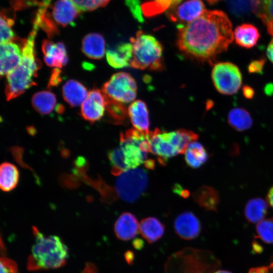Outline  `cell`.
Here are the masks:
<instances>
[{"label": "cell", "instance_id": "1", "mask_svg": "<svg viewBox=\"0 0 273 273\" xmlns=\"http://www.w3.org/2000/svg\"><path fill=\"white\" fill-rule=\"evenodd\" d=\"M233 37L228 16L221 11L205 10L194 21L178 25L177 44L186 56L202 62H211L228 49Z\"/></svg>", "mask_w": 273, "mask_h": 273}, {"label": "cell", "instance_id": "2", "mask_svg": "<svg viewBox=\"0 0 273 273\" xmlns=\"http://www.w3.org/2000/svg\"><path fill=\"white\" fill-rule=\"evenodd\" d=\"M38 29L33 26L27 38L24 39L20 62L7 75L5 94L7 101L18 97L36 84L34 78L36 77L41 67V62L36 58L34 49L35 38Z\"/></svg>", "mask_w": 273, "mask_h": 273}, {"label": "cell", "instance_id": "3", "mask_svg": "<svg viewBox=\"0 0 273 273\" xmlns=\"http://www.w3.org/2000/svg\"><path fill=\"white\" fill-rule=\"evenodd\" d=\"M150 132L130 128L120 133L119 146L108 153L112 174L118 176L145 164L148 160V153L143 151L141 145L143 141L150 139Z\"/></svg>", "mask_w": 273, "mask_h": 273}, {"label": "cell", "instance_id": "4", "mask_svg": "<svg viewBox=\"0 0 273 273\" xmlns=\"http://www.w3.org/2000/svg\"><path fill=\"white\" fill-rule=\"evenodd\" d=\"M35 242L28 259L29 269H55L65 264L68 249L61 239L55 235L46 236L33 227Z\"/></svg>", "mask_w": 273, "mask_h": 273}, {"label": "cell", "instance_id": "5", "mask_svg": "<svg viewBox=\"0 0 273 273\" xmlns=\"http://www.w3.org/2000/svg\"><path fill=\"white\" fill-rule=\"evenodd\" d=\"M198 138V134L184 129L167 132L157 128L151 131L150 152L157 156L160 164H165L169 158L185 153L189 144Z\"/></svg>", "mask_w": 273, "mask_h": 273}, {"label": "cell", "instance_id": "6", "mask_svg": "<svg viewBox=\"0 0 273 273\" xmlns=\"http://www.w3.org/2000/svg\"><path fill=\"white\" fill-rule=\"evenodd\" d=\"M130 41L133 49V56L130 63L132 67L154 71L163 69V47L154 36L139 30Z\"/></svg>", "mask_w": 273, "mask_h": 273}, {"label": "cell", "instance_id": "7", "mask_svg": "<svg viewBox=\"0 0 273 273\" xmlns=\"http://www.w3.org/2000/svg\"><path fill=\"white\" fill-rule=\"evenodd\" d=\"M209 253L186 248L172 255L165 265L166 273H210Z\"/></svg>", "mask_w": 273, "mask_h": 273}, {"label": "cell", "instance_id": "8", "mask_svg": "<svg viewBox=\"0 0 273 273\" xmlns=\"http://www.w3.org/2000/svg\"><path fill=\"white\" fill-rule=\"evenodd\" d=\"M148 183V176L146 170L136 168L118 175L114 190L117 197L125 202L133 203L144 193Z\"/></svg>", "mask_w": 273, "mask_h": 273}, {"label": "cell", "instance_id": "9", "mask_svg": "<svg viewBox=\"0 0 273 273\" xmlns=\"http://www.w3.org/2000/svg\"><path fill=\"white\" fill-rule=\"evenodd\" d=\"M102 92L109 99L125 104L132 102L136 96L137 85L128 73L120 72L113 74L103 86Z\"/></svg>", "mask_w": 273, "mask_h": 273}, {"label": "cell", "instance_id": "10", "mask_svg": "<svg viewBox=\"0 0 273 273\" xmlns=\"http://www.w3.org/2000/svg\"><path fill=\"white\" fill-rule=\"evenodd\" d=\"M214 85L220 94L231 95L240 88L242 76L239 68L230 62H220L215 64L211 72Z\"/></svg>", "mask_w": 273, "mask_h": 273}, {"label": "cell", "instance_id": "11", "mask_svg": "<svg viewBox=\"0 0 273 273\" xmlns=\"http://www.w3.org/2000/svg\"><path fill=\"white\" fill-rule=\"evenodd\" d=\"M205 10L201 0H185L169 9L168 17L178 25H185L199 17Z\"/></svg>", "mask_w": 273, "mask_h": 273}, {"label": "cell", "instance_id": "12", "mask_svg": "<svg viewBox=\"0 0 273 273\" xmlns=\"http://www.w3.org/2000/svg\"><path fill=\"white\" fill-rule=\"evenodd\" d=\"M106 106V97L102 90L94 89L88 93L81 104V115L84 119L93 123L103 116Z\"/></svg>", "mask_w": 273, "mask_h": 273}, {"label": "cell", "instance_id": "13", "mask_svg": "<svg viewBox=\"0 0 273 273\" xmlns=\"http://www.w3.org/2000/svg\"><path fill=\"white\" fill-rule=\"evenodd\" d=\"M24 39L16 38L13 41L1 43V76L8 75L19 64Z\"/></svg>", "mask_w": 273, "mask_h": 273}, {"label": "cell", "instance_id": "14", "mask_svg": "<svg viewBox=\"0 0 273 273\" xmlns=\"http://www.w3.org/2000/svg\"><path fill=\"white\" fill-rule=\"evenodd\" d=\"M174 231L181 239L187 240L196 238L201 233V223L192 212L185 211L178 215L174 221Z\"/></svg>", "mask_w": 273, "mask_h": 273}, {"label": "cell", "instance_id": "15", "mask_svg": "<svg viewBox=\"0 0 273 273\" xmlns=\"http://www.w3.org/2000/svg\"><path fill=\"white\" fill-rule=\"evenodd\" d=\"M46 64L50 67L61 68L68 63V58L65 45L62 42L55 43L49 39H44L41 44Z\"/></svg>", "mask_w": 273, "mask_h": 273}, {"label": "cell", "instance_id": "16", "mask_svg": "<svg viewBox=\"0 0 273 273\" xmlns=\"http://www.w3.org/2000/svg\"><path fill=\"white\" fill-rule=\"evenodd\" d=\"M80 13L71 0H57L53 5L52 16L56 24L65 27L72 25Z\"/></svg>", "mask_w": 273, "mask_h": 273}, {"label": "cell", "instance_id": "17", "mask_svg": "<svg viewBox=\"0 0 273 273\" xmlns=\"http://www.w3.org/2000/svg\"><path fill=\"white\" fill-rule=\"evenodd\" d=\"M138 220L131 213H122L116 221L114 230L117 238L122 241H128L134 238L139 231Z\"/></svg>", "mask_w": 273, "mask_h": 273}, {"label": "cell", "instance_id": "18", "mask_svg": "<svg viewBox=\"0 0 273 273\" xmlns=\"http://www.w3.org/2000/svg\"><path fill=\"white\" fill-rule=\"evenodd\" d=\"M133 56V49L130 42L121 43L115 48L108 49L106 58L110 66L122 68L130 66Z\"/></svg>", "mask_w": 273, "mask_h": 273}, {"label": "cell", "instance_id": "19", "mask_svg": "<svg viewBox=\"0 0 273 273\" xmlns=\"http://www.w3.org/2000/svg\"><path fill=\"white\" fill-rule=\"evenodd\" d=\"M128 115L135 129L145 132H149V112L146 104L140 100L130 104L128 108Z\"/></svg>", "mask_w": 273, "mask_h": 273}, {"label": "cell", "instance_id": "20", "mask_svg": "<svg viewBox=\"0 0 273 273\" xmlns=\"http://www.w3.org/2000/svg\"><path fill=\"white\" fill-rule=\"evenodd\" d=\"M81 50L90 59L102 58L105 53V41L103 36L98 33L87 34L82 40Z\"/></svg>", "mask_w": 273, "mask_h": 273}, {"label": "cell", "instance_id": "21", "mask_svg": "<svg viewBox=\"0 0 273 273\" xmlns=\"http://www.w3.org/2000/svg\"><path fill=\"white\" fill-rule=\"evenodd\" d=\"M62 94L64 100L72 107L82 104L88 95L86 88L74 79L69 80L64 84Z\"/></svg>", "mask_w": 273, "mask_h": 273}, {"label": "cell", "instance_id": "22", "mask_svg": "<svg viewBox=\"0 0 273 273\" xmlns=\"http://www.w3.org/2000/svg\"><path fill=\"white\" fill-rule=\"evenodd\" d=\"M193 197L194 201L205 210L217 211L219 196L214 188L202 186L193 193Z\"/></svg>", "mask_w": 273, "mask_h": 273}, {"label": "cell", "instance_id": "23", "mask_svg": "<svg viewBox=\"0 0 273 273\" xmlns=\"http://www.w3.org/2000/svg\"><path fill=\"white\" fill-rule=\"evenodd\" d=\"M139 231L148 243H153L163 236L165 232V226L157 218L148 217L141 220Z\"/></svg>", "mask_w": 273, "mask_h": 273}, {"label": "cell", "instance_id": "24", "mask_svg": "<svg viewBox=\"0 0 273 273\" xmlns=\"http://www.w3.org/2000/svg\"><path fill=\"white\" fill-rule=\"evenodd\" d=\"M253 13L266 26L268 33L273 36V0H249Z\"/></svg>", "mask_w": 273, "mask_h": 273}, {"label": "cell", "instance_id": "25", "mask_svg": "<svg viewBox=\"0 0 273 273\" xmlns=\"http://www.w3.org/2000/svg\"><path fill=\"white\" fill-rule=\"evenodd\" d=\"M260 37L258 29L250 24L237 26L234 31L236 42L240 47L249 49L257 43Z\"/></svg>", "mask_w": 273, "mask_h": 273}, {"label": "cell", "instance_id": "26", "mask_svg": "<svg viewBox=\"0 0 273 273\" xmlns=\"http://www.w3.org/2000/svg\"><path fill=\"white\" fill-rule=\"evenodd\" d=\"M19 171L17 167L8 162L2 163L0 166V187L5 192L14 190L19 180Z\"/></svg>", "mask_w": 273, "mask_h": 273}, {"label": "cell", "instance_id": "27", "mask_svg": "<svg viewBox=\"0 0 273 273\" xmlns=\"http://www.w3.org/2000/svg\"><path fill=\"white\" fill-rule=\"evenodd\" d=\"M185 154L186 163L193 168L200 167L208 159V154L205 148L196 141L189 144Z\"/></svg>", "mask_w": 273, "mask_h": 273}, {"label": "cell", "instance_id": "28", "mask_svg": "<svg viewBox=\"0 0 273 273\" xmlns=\"http://www.w3.org/2000/svg\"><path fill=\"white\" fill-rule=\"evenodd\" d=\"M268 209L266 201L261 198H254L249 200L244 209V215L251 223H257L263 220Z\"/></svg>", "mask_w": 273, "mask_h": 273}, {"label": "cell", "instance_id": "29", "mask_svg": "<svg viewBox=\"0 0 273 273\" xmlns=\"http://www.w3.org/2000/svg\"><path fill=\"white\" fill-rule=\"evenodd\" d=\"M228 121L230 125L238 131H243L250 128L253 123L249 113L242 108L232 109L228 116Z\"/></svg>", "mask_w": 273, "mask_h": 273}, {"label": "cell", "instance_id": "30", "mask_svg": "<svg viewBox=\"0 0 273 273\" xmlns=\"http://www.w3.org/2000/svg\"><path fill=\"white\" fill-rule=\"evenodd\" d=\"M56 104L55 95L49 91L35 93L32 98L33 108L41 114H48L54 109Z\"/></svg>", "mask_w": 273, "mask_h": 273}, {"label": "cell", "instance_id": "31", "mask_svg": "<svg viewBox=\"0 0 273 273\" xmlns=\"http://www.w3.org/2000/svg\"><path fill=\"white\" fill-rule=\"evenodd\" d=\"M184 0H150L142 4L143 14L153 17L177 6Z\"/></svg>", "mask_w": 273, "mask_h": 273}, {"label": "cell", "instance_id": "32", "mask_svg": "<svg viewBox=\"0 0 273 273\" xmlns=\"http://www.w3.org/2000/svg\"><path fill=\"white\" fill-rule=\"evenodd\" d=\"M106 97V110L113 123L117 124L124 123L128 116V111L123 104Z\"/></svg>", "mask_w": 273, "mask_h": 273}, {"label": "cell", "instance_id": "33", "mask_svg": "<svg viewBox=\"0 0 273 273\" xmlns=\"http://www.w3.org/2000/svg\"><path fill=\"white\" fill-rule=\"evenodd\" d=\"M256 232V238L260 239L265 243L273 244V218L264 219L258 222Z\"/></svg>", "mask_w": 273, "mask_h": 273}, {"label": "cell", "instance_id": "34", "mask_svg": "<svg viewBox=\"0 0 273 273\" xmlns=\"http://www.w3.org/2000/svg\"><path fill=\"white\" fill-rule=\"evenodd\" d=\"M81 12L92 11L106 6L110 0H71Z\"/></svg>", "mask_w": 273, "mask_h": 273}, {"label": "cell", "instance_id": "35", "mask_svg": "<svg viewBox=\"0 0 273 273\" xmlns=\"http://www.w3.org/2000/svg\"><path fill=\"white\" fill-rule=\"evenodd\" d=\"M13 25L1 17V43L13 41L16 37L12 29Z\"/></svg>", "mask_w": 273, "mask_h": 273}, {"label": "cell", "instance_id": "36", "mask_svg": "<svg viewBox=\"0 0 273 273\" xmlns=\"http://www.w3.org/2000/svg\"><path fill=\"white\" fill-rule=\"evenodd\" d=\"M125 2L134 19L139 22L143 23L144 20L140 1L139 0H125Z\"/></svg>", "mask_w": 273, "mask_h": 273}, {"label": "cell", "instance_id": "37", "mask_svg": "<svg viewBox=\"0 0 273 273\" xmlns=\"http://www.w3.org/2000/svg\"><path fill=\"white\" fill-rule=\"evenodd\" d=\"M10 3L14 11L21 10L32 6H40L41 2L38 0H10Z\"/></svg>", "mask_w": 273, "mask_h": 273}, {"label": "cell", "instance_id": "38", "mask_svg": "<svg viewBox=\"0 0 273 273\" xmlns=\"http://www.w3.org/2000/svg\"><path fill=\"white\" fill-rule=\"evenodd\" d=\"M1 273H18L16 263L5 257L1 258Z\"/></svg>", "mask_w": 273, "mask_h": 273}, {"label": "cell", "instance_id": "39", "mask_svg": "<svg viewBox=\"0 0 273 273\" xmlns=\"http://www.w3.org/2000/svg\"><path fill=\"white\" fill-rule=\"evenodd\" d=\"M61 71L60 68H55L53 69L51 75L48 87L57 86L62 81Z\"/></svg>", "mask_w": 273, "mask_h": 273}, {"label": "cell", "instance_id": "40", "mask_svg": "<svg viewBox=\"0 0 273 273\" xmlns=\"http://www.w3.org/2000/svg\"><path fill=\"white\" fill-rule=\"evenodd\" d=\"M265 61L263 59L254 60L251 62L248 66V71L250 73H259L263 70Z\"/></svg>", "mask_w": 273, "mask_h": 273}, {"label": "cell", "instance_id": "41", "mask_svg": "<svg viewBox=\"0 0 273 273\" xmlns=\"http://www.w3.org/2000/svg\"><path fill=\"white\" fill-rule=\"evenodd\" d=\"M173 191L183 198H187L189 196L190 193L187 190L183 189L179 185H175L173 187Z\"/></svg>", "mask_w": 273, "mask_h": 273}, {"label": "cell", "instance_id": "42", "mask_svg": "<svg viewBox=\"0 0 273 273\" xmlns=\"http://www.w3.org/2000/svg\"><path fill=\"white\" fill-rule=\"evenodd\" d=\"M270 267L266 266L254 267L250 269L248 273H268Z\"/></svg>", "mask_w": 273, "mask_h": 273}, {"label": "cell", "instance_id": "43", "mask_svg": "<svg viewBox=\"0 0 273 273\" xmlns=\"http://www.w3.org/2000/svg\"><path fill=\"white\" fill-rule=\"evenodd\" d=\"M243 94L246 98L251 99L254 96V91L250 86H244L243 87Z\"/></svg>", "mask_w": 273, "mask_h": 273}, {"label": "cell", "instance_id": "44", "mask_svg": "<svg viewBox=\"0 0 273 273\" xmlns=\"http://www.w3.org/2000/svg\"><path fill=\"white\" fill-rule=\"evenodd\" d=\"M125 261L128 264H132L134 260V254L130 250L127 251L124 254Z\"/></svg>", "mask_w": 273, "mask_h": 273}, {"label": "cell", "instance_id": "45", "mask_svg": "<svg viewBox=\"0 0 273 273\" xmlns=\"http://www.w3.org/2000/svg\"><path fill=\"white\" fill-rule=\"evenodd\" d=\"M266 54L269 60L273 63V39L270 41L267 47Z\"/></svg>", "mask_w": 273, "mask_h": 273}, {"label": "cell", "instance_id": "46", "mask_svg": "<svg viewBox=\"0 0 273 273\" xmlns=\"http://www.w3.org/2000/svg\"><path fill=\"white\" fill-rule=\"evenodd\" d=\"M132 245L135 249L140 250L144 247V243L142 239L137 238L133 240Z\"/></svg>", "mask_w": 273, "mask_h": 273}, {"label": "cell", "instance_id": "47", "mask_svg": "<svg viewBox=\"0 0 273 273\" xmlns=\"http://www.w3.org/2000/svg\"><path fill=\"white\" fill-rule=\"evenodd\" d=\"M252 250L255 253H260L263 251V248L258 243L254 242L252 243Z\"/></svg>", "mask_w": 273, "mask_h": 273}, {"label": "cell", "instance_id": "48", "mask_svg": "<svg viewBox=\"0 0 273 273\" xmlns=\"http://www.w3.org/2000/svg\"><path fill=\"white\" fill-rule=\"evenodd\" d=\"M267 200L268 203L273 208V186L270 188L267 193Z\"/></svg>", "mask_w": 273, "mask_h": 273}, {"label": "cell", "instance_id": "49", "mask_svg": "<svg viewBox=\"0 0 273 273\" xmlns=\"http://www.w3.org/2000/svg\"><path fill=\"white\" fill-rule=\"evenodd\" d=\"M155 165V161L153 159H148L145 163V166L148 169H153Z\"/></svg>", "mask_w": 273, "mask_h": 273}, {"label": "cell", "instance_id": "50", "mask_svg": "<svg viewBox=\"0 0 273 273\" xmlns=\"http://www.w3.org/2000/svg\"><path fill=\"white\" fill-rule=\"evenodd\" d=\"M214 273H232V272L227 271V270H219L214 272Z\"/></svg>", "mask_w": 273, "mask_h": 273}, {"label": "cell", "instance_id": "51", "mask_svg": "<svg viewBox=\"0 0 273 273\" xmlns=\"http://www.w3.org/2000/svg\"><path fill=\"white\" fill-rule=\"evenodd\" d=\"M208 3L210 4H214L220 0H206Z\"/></svg>", "mask_w": 273, "mask_h": 273}, {"label": "cell", "instance_id": "52", "mask_svg": "<svg viewBox=\"0 0 273 273\" xmlns=\"http://www.w3.org/2000/svg\"><path fill=\"white\" fill-rule=\"evenodd\" d=\"M269 267L270 269H272V272H273V262L271 263Z\"/></svg>", "mask_w": 273, "mask_h": 273}]
</instances>
